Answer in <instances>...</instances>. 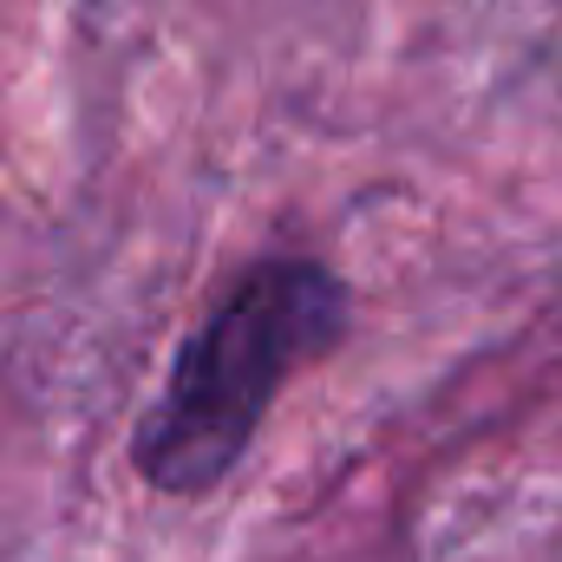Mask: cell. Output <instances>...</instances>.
Returning <instances> with one entry per match:
<instances>
[{
    "instance_id": "6da1fadb",
    "label": "cell",
    "mask_w": 562,
    "mask_h": 562,
    "mask_svg": "<svg viewBox=\"0 0 562 562\" xmlns=\"http://www.w3.org/2000/svg\"><path fill=\"white\" fill-rule=\"evenodd\" d=\"M353 334V288L314 256H269L229 281L183 334L132 431V464L157 497H210L281 400V386Z\"/></svg>"
}]
</instances>
